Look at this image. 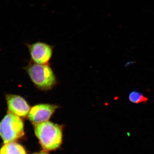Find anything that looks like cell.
<instances>
[{
    "label": "cell",
    "instance_id": "cell-1",
    "mask_svg": "<svg viewBox=\"0 0 154 154\" xmlns=\"http://www.w3.org/2000/svg\"><path fill=\"white\" fill-rule=\"evenodd\" d=\"M34 131L41 146L46 150H53L60 146L62 141V126L49 121L34 124Z\"/></svg>",
    "mask_w": 154,
    "mask_h": 154
},
{
    "label": "cell",
    "instance_id": "cell-2",
    "mask_svg": "<svg viewBox=\"0 0 154 154\" xmlns=\"http://www.w3.org/2000/svg\"><path fill=\"white\" fill-rule=\"evenodd\" d=\"M25 69L34 85L42 91L51 90L57 84L56 77L48 65L30 63Z\"/></svg>",
    "mask_w": 154,
    "mask_h": 154
},
{
    "label": "cell",
    "instance_id": "cell-3",
    "mask_svg": "<svg viewBox=\"0 0 154 154\" xmlns=\"http://www.w3.org/2000/svg\"><path fill=\"white\" fill-rule=\"evenodd\" d=\"M24 135V123L22 119L19 116L8 112L0 122V136L4 142H14Z\"/></svg>",
    "mask_w": 154,
    "mask_h": 154
},
{
    "label": "cell",
    "instance_id": "cell-4",
    "mask_svg": "<svg viewBox=\"0 0 154 154\" xmlns=\"http://www.w3.org/2000/svg\"><path fill=\"white\" fill-rule=\"evenodd\" d=\"M31 59L34 63L48 65L52 57L54 46L38 41L27 45Z\"/></svg>",
    "mask_w": 154,
    "mask_h": 154
},
{
    "label": "cell",
    "instance_id": "cell-5",
    "mask_svg": "<svg viewBox=\"0 0 154 154\" xmlns=\"http://www.w3.org/2000/svg\"><path fill=\"white\" fill-rule=\"evenodd\" d=\"M59 106L54 104H40L30 108L28 113L29 120L34 124L48 121Z\"/></svg>",
    "mask_w": 154,
    "mask_h": 154
},
{
    "label": "cell",
    "instance_id": "cell-6",
    "mask_svg": "<svg viewBox=\"0 0 154 154\" xmlns=\"http://www.w3.org/2000/svg\"><path fill=\"white\" fill-rule=\"evenodd\" d=\"M6 99L8 112L20 117H25L28 115L30 105L22 96L8 94L6 95Z\"/></svg>",
    "mask_w": 154,
    "mask_h": 154
},
{
    "label": "cell",
    "instance_id": "cell-7",
    "mask_svg": "<svg viewBox=\"0 0 154 154\" xmlns=\"http://www.w3.org/2000/svg\"><path fill=\"white\" fill-rule=\"evenodd\" d=\"M0 154H26V152L21 145L12 142L4 145L0 149Z\"/></svg>",
    "mask_w": 154,
    "mask_h": 154
},
{
    "label": "cell",
    "instance_id": "cell-8",
    "mask_svg": "<svg viewBox=\"0 0 154 154\" xmlns=\"http://www.w3.org/2000/svg\"><path fill=\"white\" fill-rule=\"evenodd\" d=\"M128 99L130 102L136 104H146L149 100L147 97L137 91H133L131 92L128 95Z\"/></svg>",
    "mask_w": 154,
    "mask_h": 154
},
{
    "label": "cell",
    "instance_id": "cell-9",
    "mask_svg": "<svg viewBox=\"0 0 154 154\" xmlns=\"http://www.w3.org/2000/svg\"><path fill=\"white\" fill-rule=\"evenodd\" d=\"M34 154H48L46 152H40L38 153H36Z\"/></svg>",
    "mask_w": 154,
    "mask_h": 154
}]
</instances>
